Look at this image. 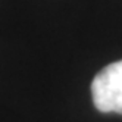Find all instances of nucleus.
I'll list each match as a JSON object with an SVG mask.
<instances>
[{
	"label": "nucleus",
	"instance_id": "nucleus-1",
	"mask_svg": "<svg viewBox=\"0 0 122 122\" xmlns=\"http://www.w3.org/2000/svg\"><path fill=\"white\" fill-rule=\"evenodd\" d=\"M91 96L97 110L122 115V60L107 65L94 76Z\"/></svg>",
	"mask_w": 122,
	"mask_h": 122
}]
</instances>
